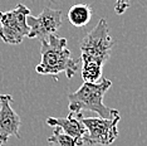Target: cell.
<instances>
[{"label": "cell", "instance_id": "1", "mask_svg": "<svg viewBox=\"0 0 147 146\" xmlns=\"http://www.w3.org/2000/svg\"><path fill=\"white\" fill-rule=\"evenodd\" d=\"M115 41L109 34L106 19H101L81 42L82 78L88 83H97L102 79V69L111 57Z\"/></svg>", "mask_w": 147, "mask_h": 146}, {"label": "cell", "instance_id": "2", "mask_svg": "<svg viewBox=\"0 0 147 146\" xmlns=\"http://www.w3.org/2000/svg\"><path fill=\"white\" fill-rule=\"evenodd\" d=\"M40 44V63L35 67L38 74H51L54 81L58 79L59 73H65L68 78H72L81 68V59H73L71 51L68 49L65 38L57 34L49 35L43 39Z\"/></svg>", "mask_w": 147, "mask_h": 146}, {"label": "cell", "instance_id": "3", "mask_svg": "<svg viewBox=\"0 0 147 146\" xmlns=\"http://www.w3.org/2000/svg\"><path fill=\"white\" fill-rule=\"evenodd\" d=\"M112 86V81L102 77L97 83L84 82L73 93H69L68 108L71 114H82V111L96 112L101 118H115L119 116L118 110L109 108L103 103V97Z\"/></svg>", "mask_w": 147, "mask_h": 146}, {"label": "cell", "instance_id": "4", "mask_svg": "<svg viewBox=\"0 0 147 146\" xmlns=\"http://www.w3.org/2000/svg\"><path fill=\"white\" fill-rule=\"evenodd\" d=\"M29 15L30 9L23 4L13 10L0 11V39L6 44H20L30 32L26 23Z\"/></svg>", "mask_w": 147, "mask_h": 146}, {"label": "cell", "instance_id": "5", "mask_svg": "<svg viewBox=\"0 0 147 146\" xmlns=\"http://www.w3.org/2000/svg\"><path fill=\"white\" fill-rule=\"evenodd\" d=\"M82 122L87 128L84 144L87 145H103L108 146L115 142L118 136L119 116L115 118L101 117H83Z\"/></svg>", "mask_w": 147, "mask_h": 146}, {"label": "cell", "instance_id": "6", "mask_svg": "<svg viewBox=\"0 0 147 146\" xmlns=\"http://www.w3.org/2000/svg\"><path fill=\"white\" fill-rule=\"evenodd\" d=\"M26 23L30 28L28 38H39L43 41L59 30L63 23V13L61 10L45 6L38 16L29 15L26 18Z\"/></svg>", "mask_w": 147, "mask_h": 146}, {"label": "cell", "instance_id": "7", "mask_svg": "<svg viewBox=\"0 0 147 146\" xmlns=\"http://www.w3.org/2000/svg\"><path fill=\"white\" fill-rule=\"evenodd\" d=\"M13 96L0 95V146L6 144L9 137L20 139V117L11 108Z\"/></svg>", "mask_w": 147, "mask_h": 146}, {"label": "cell", "instance_id": "8", "mask_svg": "<svg viewBox=\"0 0 147 146\" xmlns=\"http://www.w3.org/2000/svg\"><path fill=\"white\" fill-rule=\"evenodd\" d=\"M82 114H78L77 117L74 114H71L67 117H49L45 120V124L48 126H55L61 128L65 135L71 136L77 142V146H82L84 144V137L87 135V128L82 122Z\"/></svg>", "mask_w": 147, "mask_h": 146}, {"label": "cell", "instance_id": "9", "mask_svg": "<svg viewBox=\"0 0 147 146\" xmlns=\"http://www.w3.org/2000/svg\"><path fill=\"white\" fill-rule=\"evenodd\" d=\"M92 8L87 4H76L68 10V20L77 28H83L92 19Z\"/></svg>", "mask_w": 147, "mask_h": 146}, {"label": "cell", "instance_id": "10", "mask_svg": "<svg viewBox=\"0 0 147 146\" xmlns=\"http://www.w3.org/2000/svg\"><path fill=\"white\" fill-rule=\"evenodd\" d=\"M48 144L49 146H77V142L74 139L65 135L58 127L53 131V135L51 137H48Z\"/></svg>", "mask_w": 147, "mask_h": 146}, {"label": "cell", "instance_id": "11", "mask_svg": "<svg viewBox=\"0 0 147 146\" xmlns=\"http://www.w3.org/2000/svg\"><path fill=\"white\" fill-rule=\"evenodd\" d=\"M131 1H132V0H116L115 11L118 15L123 14V13L127 10V8H129V5H131Z\"/></svg>", "mask_w": 147, "mask_h": 146}, {"label": "cell", "instance_id": "12", "mask_svg": "<svg viewBox=\"0 0 147 146\" xmlns=\"http://www.w3.org/2000/svg\"><path fill=\"white\" fill-rule=\"evenodd\" d=\"M51 1H53V0H51Z\"/></svg>", "mask_w": 147, "mask_h": 146}]
</instances>
